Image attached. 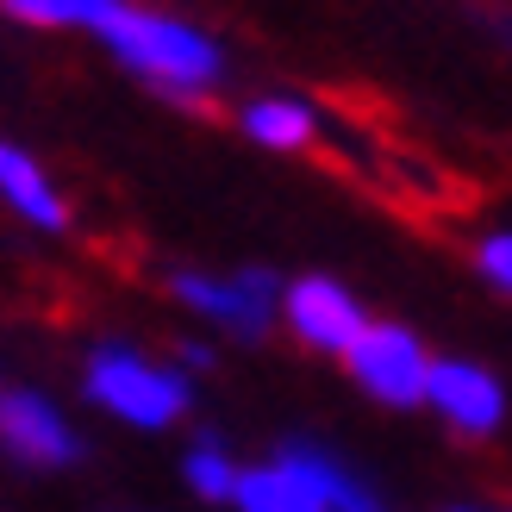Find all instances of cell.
I'll return each instance as SVG.
<instances>
[{"label": "cell", "instance_id": "obj_1", "mask_svg": "<svg viewBox=\"0 0 512 512\" xmlns=\"http://www.w3.org/2000/svg\"><path fill=\"white\" fill-rule=\"evenodd\" d=\"M94 44L107 50L132 82H144L163 100H207L225 82V44L207 25H194L188 13H169V7L119 0L107 13V25L94 32Z\"/></svg>", "mask_w": 512, "mask_h": 512}, {"label": "cell", "instance_id": "obj_3", "mask_svg": "<svg viewBox=\"0 0 512 512\" xmlns=\"http://www.w3.org/2000/svg\"><path fill=\"white\" fill-rule=\"evenodd\" d=\"M369 488L363 475L319 438H281L269 456L244 463L232 512H344Z\"/></svg>", "mask_w": 512, "mask_h": 512}, {"label": "cell", "instance_id": "obj_4", "mask_svg": "<svg viewBox=\"0 0 512 512\" xmlns=\"http://www.w3.org/2000/svg\"><path fill=\"white\" fill-rule=\"evenodd\" d=\"M281 281L269 263H238V269H169V300L182 306L188 319L213 325L219 338L238 344H263L269 331L281 325Z\"/></svg>", "mask_w": 512, "mask_h": 512}, {"label": "cell", "instance_id": "obj_7", "mask_svg": "<svg viewBox=\"0 0 512 512\" xmlns=\"http://www.w3.org/2000/svg\"><path fill=\"white\" fill-rule=\"evenodd\" d=\"M369 325H375V313L363 306V294H356L350 281L325 275V269L294 275L288 294H281V331H288L300 350H313V356H338L344 363Z\"/></svg>", "mask_w": 512, "mask_h": 512}, {"label": "cell", "instance_id": "obj_12", "mask_svg": "<svg viewBox=\"0 0 512 512\" xmlns=\"http://www.w3.org/2000/svg\"><path fill=\"white\" fill-rule=\"evenodd\" d=\"M119 0H0V13L25 32H100Z\"/></svg>", "mask_w": 512, "mask_h": 512}, {"label": "cell", "instance_id": "obj_17", "mask_svg": "<svg viewBox=\"0 0 512 512\" xmlns=\"http://www.w3.org/2000/svg\"><path fill=\"white\" fill-rule=\"evenodd\" d=\"M344 512H388V506H381L375 494H363V500H356V506H344Z\"/></svg>", "mask_w": 512, "mask_h": 512}, {"label": "cell", "instance_id": "obj_2", "mask_svg": "<svg viewBox=\"0 0 512 512\" xmlns=\"http://www.w3.org/2000/svg\"><path fill=\"white\" fill-rule=\"evenodd\" d=\"M75 388L94 406L100 419H113L125 431H144V438H163L194 413V375L157 356L132 338H100L82 350V369H75Z\"/></svg>", "mask_w": 512, "mask_h": 512}, {"label": "cell", "instance_id": "obj_5", "mask_svg": "<svg viewBox=\"0 0 512 512\" xmlns=\"http://www.w3.org/2000/svg\"><path fill=\"white\" fill-rule=\"evenodd\" d=\"M431 369H438V356L406 319H375L344 356L350 388L381 413H419L431 394Z\"/></svg>", "mask_w": 512, "mask_h": 512}, {"label": "cell", "instance_id": "obj_6", "mask_svg": "<svg viewBox=\"0 0 512 512\" xmlns=\"http://www.w3.org/2000/svg\"><path fill=\"white\" fill-rule=\"evenodd\" d=\"M0 450L7 463L19 469H38V475H63L82 463V425L69 419V406L57 394L32 388V381H7L0 388Z\"/></svg>", "mask_w": 512, "mask_h": 512}, {"label": "cell", "instance_id": "obj_13", "mask_svg": "<svg viewBox=\"0 0 512 512\" xmlns=\"http://www.w3.org/2000/svg\"><path fill=\"white\" fill-rule=\"evenodd\" d=\"M469 263L481 275V288H494L500 300H512V225H500V232H481Z\"/></svg>", "mask_w": 512, "mask_h": 512}, {"label": "cell", "instance_id": "obj_16", "mask_svg": "<svg viewBox=\"0 0 512 512\" xmlns=\"http://www.w3.org/2000/svg\"><path fill=\"white\" fill-rule=\"evenodd\" d=\"M438 512H512V506H494V500H450Z\"/></svg>", "mask_w": 512, "mask_h": 512}, {"label": "cell", "instance_id": "obj_10", "mask_svg": "<svg viewBox=\"0 0 512 512\" xmlns=\"http://www.w3.org/2000/svg\"><path fill=\"white\" fill-rule=\"evenodd\" d=\"M238 132L269 157H300L319 144V107L300 94H250L238 107Z\"/></svg>", "mask_w": 512, "mask_h": 512}, {"label": "cell", "instance_id": "obj_9", "mask_svg": "<svg viewBox=\"0 0 512 512\" xmlns=\"http://www.w3.org/2000/svg\"><path fill=\"white\" fill-rule=\"evenodd\" d=\"M0 200H7V213L25 225V232H38V238H63L69 225H75L63 188L50 182V169L19 138L0 144Z\"/></svg>", "mask_w": 512, "mask_h": 512}, {"label": "cell", "instance_id": "obj_14", "mask_svg": "<svg viewBox=\"0 0 512 512\" xmlns=\"http://www.w3.org/2000/svg\"><path fill=\"white\" fill-rule=\"evenodd\" d=\"M169 356H175V363H182L194 381H200V375H207V369L219 363V350H213L207 338H175V350H169Z\"/></svg>", "mask_w": 512, "mask_h": 512}, {"label": "cell", "instance_id": "obj_8", "mask_svg": "<svg viewBox=\"0 0 512 512\" xmlns=\"http://www.w3.org/2000/svg\"><path fill=\"white\" fill-rule=\"evenodd\" d=\"M425 413L438 419L450 438L481 444V438H494V431L506 425V381L481 363V356H438Z\"/></svg>", "mask_w": 512, "mask_h": 512}, {"label": "cell", "instance_id": "obj_11", "mask_svg": "<svg viewBox=\"0 0 512 512\" xmlns=\"http://www.w3.org/2000/svg\"><path fill=\"white\" fill-rule=\"evenodd\" d=\"M175 475H182V488H188L200 506H232L238 481H244V463L232 456V444H225L219 431H207V438H188V444H182V463H175Z\"/></svg>", "mask_w": 512, "mask_h": 512}, {"label": "cell", "instance_id": "obj_15", "mask_svg": "<svg viewBox=\"0 0 512 512\" xmlns=\"http://www.w3.org/2000/svg\"><path fill=\"white\" fill-rule=\"evenodd\" d=\"M481 25H488V38H494V44L512 50V7H488V13H481Z\"/></svg>", "mask_w": 512, "mask_h": 512}]
</instances>
